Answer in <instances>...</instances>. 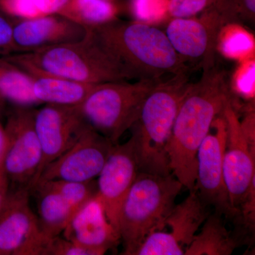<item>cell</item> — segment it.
<instances>
[{"label": "cell", "mask_w": 255, "mask_h": 255, "mask_svg": "<svg viewBox=\"0 0 255 255\" xmlns=\"http://www.w3.org/2000/svg\"><path fill=\"white\" fill-rule=\"evenodd\" d=\"M225 75L204 68L200 81L191 84L179 106L167 152L172 173L189 192L196 190L197 152L213 122L228 101Z\"/></svg>", "instance_id": "obj_1"}, {"label": "cell", "mask_w": 255, "mask_h": 255, "mask_svg": "<svg viewBox=\"0 0 255 255\" xmlns=\"http://www.w3.org/2000/svg\"><path fill=\"white\" fill-rule=\"evenodd\" d=\"M88 29L131 79L160 80L164 74H184V58L165 33L152 25L117 19Z\"/></svg>", "instance_id": "obj_2"}, {"label": "cell", "mask_w": 255, "mask_h": 255, "mask_svg": "<svg viewBox=\"0 0 255 255\" xmlns=\"http://www.w3.org/2000/svg\"><path fill=\"white\" fill-rule=\"evenodd\" d=\"M184 77L159 82L144 100L130 128L139 172L172 174L167 147L179 106L191 85Z\"/></svg>", "instance_id": "obj_3"}, {"label": "cell", "mask_w": 255, "mask_h": 255, "mask_svg": "<svg viewBox=\"0 0 255 255\" xmlns=\"http://www.w3.org/2000/svg\"><path fill=\"white\" fill-rule=\"evenodd\" d=\"M23 71L37 72L84 83L131 80L115 60L95 41L88 29L82 40L4 56Z\"/></svg>", "instance_id": "obj_4"}, {"label": "cell", "mask_w": 255, "mask_h": 255, "mask_svg": "<svg viewBox=\"0 0 255 255\" xmlns=\"http://www.w3.org/2000/svg\"><path fill=\"white\" fill-rule=\"evenodd\" d=\"M182 187L172 173L164 176L138 172L119 214L123 255H134L149 234L163 229Z\"/></svg>", "instance_id": "obj_5"}, {"label": "cell", "mask_w": 255, "mask_h": 255, "mask_svg": "<svg viewBox=\"0 0 255 255\" xmlns=\"http://www.w3.org/2000/svg\"><path fill=\"white\" fill-rule=\"evenodd\" d=\"M160 80L98 84L78 106L85 122L114 145L138 118L142 103Z\"/></svg>", "instance_id": "obj_6"}, {"label": "cell", "mask_w": 255, "mask_h": 255, "mask_svg": "<svg viewBox=\"0 0 255 255\" xmlns=\"http://www.w3.org/2000/svg\"><path fill=\"white\" fill-rule=\"evenodd\" d=\"M32 107H15L8 116L4 165L10 186L33 189L41 172L43 154Z\"/></svg>", "instance_id": "obj_7"}, {"label": "cell", "mask_w": 255, "mask_h": 255, "mask_svg": "<svg viewBox=\"0 0 255 255\" xmlns=\"http://www.w3.org/2000/svg\"><path fill=\"white\" fill-rule=\"evenodd\" d=\"M30 192L10 186L0 209V255H46L50 238L32 211Z\"/></svg>", "instance_id": "obj_8"}, {"label": "cell", "mask_w": 255, "mask_h": 255, "mask_svg": "<svg viewBox=\"0 0 255 255\" xmlns=\"http://www.w3.org/2000/svg\"><path fill=\"white\" fill-rule=\"evenodd\" d=\"M227 127L222 114L215 119L197 152L196 191L206 206L229 219H236L239 209L231 206L223 176Z\"/></svg>", "instance_id": "obj_9"}, {"label": "cell", "mask_w": 255, "mask_h": 255, "mask_svg": "<svg viewBox=\"0 0 255 255\" xmlns=\"http://www.w3.org/2000/svg\"><path fill=\"white\" fill-rule=\"evenodd\" d=\"M114 146L110 139L87 128L70 149L47 164L36 184L54 179L92 180L98 177Z\"/></svg>", "instance_id": "obj_10"}, {"label": "cell", "mask_w": 255, "mask_h": 255, "mask_svg": "<svg viewBox=\"0 0 255 255\" xmlns=\"http://www.w3.org/2000/svg\"><path fill=\"white\" fill-rule=\"evenodd\" d=\"M228 18L218 6L208 10L201 18H172L165 34L182 58L202 60L204 68H211L214 66L218 35Z\"/></svg>", "instance_id": "obj_11"}, {"label": "cell", "mask_w": 255, "mask_h": 255, "mask_svg": "<svg viewBox=\"0 0 255 255\" xmlns=\"http://www.w3.org/2000/svg\"><path fill=\"white\" fill-rule=\"evenodd\" d=\"M227 127L223 176L231 206L238 209L255 180V149L248 143L231 100L223 111Z\"/></svg>", "instance_id": "obj_12"}, {"label": "cell", "mask_w": 255, "mask_h": 255, "mask_svg": "<svg viewBox=\"0 0 255 255\" xmlns=\"http://www.w3.org/2000/svg\"><path fill=\"white\" fill-rule=\"evenodd\" d=\"M34 127L43 154L41 174L47 164L78 141L90 125L82 117L78 106L46 105L35 110Z\"/></svg>", "instance_id": "obj_13"}, {"label": "cell", "mask_w": 255, "mask_h": 255, "mask_svg": "<svg viewBox=\"0 0 255 255\" xmlns=\"http://www.w3.org/2000/svg\"><path fill=\"white\" fill-rule=\"evenodd\" d=\"M138 172L133 142L130 138L122 145H114L98 175L97 197L107 219L119 233L121 208Z\"/></svg>", "instance_id": "obj_14"}, {"label": "cell", "mask_w": 255, "mask_h": 255, "mask_svg": "<svg viewBox=\"0 0 255 255\" xmlns=\"http://www.w3.org/2000/svg\"><path fill=\"white\" fill-rule=\"evenodd\" d=\"M87 33L88 28L59 14L13 21L15 53L79 41Z\"/></svg>", "instance_id": "obj_15"}, {"label": "cell", "mask_w": 255, "mask_h": 255, "mask_svg": "<svg viewBox=\"0 0 255 255\" xmlns=\"http://www.w3.org/2000/svg\"><path fill=\"white\" fill-rule=\"evenodd\" d=\"M63 233L64 238L95 255H105L121 241L97 195L72 215Z\"/></svg>", "instance_id": "obj_16"}, {"label": "cell", "mask_w": 255, "mask_h": 255, "mask_svg": "<svg viewBox=\"0 0 255 255\" xmlns=\"http://www.w3.org/2000/svg\"><path fill=\"white\" fill-rule=\"evenodd\" d=\"M197 191L189 195L167 216L162 231L154 232L166 255H184L186 250L210 214Z\"/></svg>", "instance_id": "obj_17"}, {"label": "cell", "mask_w": 255, "mask_h": 255, "mask_svg": "<svg viewBox=\"0 0 255 255\" xmlns=\"http://www.w3.org/2000/svg\"><path fill=\"white\" fill-rule=\"evenodd\" d=\"M33 94L40 104L75 107L81 105L98 84L84 83L48 74L28 72Z\"/></svg>", "instance_id": "obj_18"}, {"label": "cell", "mask_w": 255, "mask_h": 255, "mask_svg": "<svg viewBox=\"0 0 255 255\" xmlns=\"http://www.w3.org/2000/svg\"><path fill=\"white\" fill-rule=\"evenodd\" d=\"M222 215L210 214L186 250L184 255H230L241 244L238 236L226 227Z\"/></svg>", "instance_id": "obj_19"}, {"label": "cell", "mask_w": 255, "mask_h": 255, "mask_svg": "<svg viewBox=\"0 0 255 255\" xmlns=\"http://www.w3.org/2000/svg\"><path fill=\"white\" fill-rule=\"evenodd\" d=\"M31 191L36 194L38 219L42 231L49 238L59 236L71 217L70 206L46 182L36 184Z\"/></svg>", "instance_id": "obj_20"}, {"label": "cell", "mask_w": 255, "mask_h": 255, "mask_svg": "<svg viewBox=\"0 0 255 255\" xmlns=\"http://www.w3.org/2000/svg\"><path fill=\"white\" fill-rule=\"evenodd\" d=\"M0 100L15 107L40 105L33 94L31 77L4 57H0Z\"/></svg>", "instance_id": "obj_21"}, {"label": "cell", "mask_w": 255, "mask_h": 255, "mask_svg": "<svg viewBox=\"0 0 255 255\" xmlns=\"http://www.w3.org/2000/svg\"><path fill=\"white\" fill-rule=\"evenodd\" d=\"M118 5L112 0H70L59 15L92 28L117 19Z\"/></svg>", "instance_id": "obj_22"}, {"label": "cell", "mask_w": 255, "mask_h": 255, "mask_svg": "<svg viewBox=\"0 0 255 255\" xmlns=\"http://www.w3.org/2000/svg\"><path fill=\"white\" fill-rule=\"evenodd\" d=\"M218 49L223 55L239 61L255 58L254 37L244 28L228 23L218 35Z\"/></svg>", "instance_id": "obj_23"}, {"label": "cell", "mask_w": 255, "mask_h": 255, "mask_svg": "<svg viewBox=\"0 0 255 255\" xmlns=\"http://www.w3.org/2000/svg\"><path fill=\"white\" fill-rule=\"evenodd\" d=\"M70 0H0V11L15 19L60 14Z\"/></svg>", "instance_id": "obj_24"}, {"label": "cell", "mask_w": 255, "mask_h": 255, "mask_svg": "<svg viewBox=\"0 0 255 255\" xmlns=\"http://www.w3.org/2000/svg\"><path fill=\"white\" fill-rule=\"evenodd\" d=\"M45 182L66 201L71 209L72 215L97 194V184L95 179L89 181L54 179Z\"/></svg>", "instance_id": "obj_25"}, {"label": "cell", "mask_w": 255, "mask_h": 255, "mask_svg": "<svg viewBox=\"0 0 255 255\" xmlns=\"http://www.w3.org/2000/svg\"><path fill=\"white\" fill-rule=\"evenodd\" d=\"M132 14L135 21L156 23L168 18L167 0H132Z\"/></svg>", "instance_id": "obj_26"}, {"label": "cell", "mask_w": 255, "mask_h": 255, "mask_svg": "<svg viewBox=\"0 0 255 255\" xmlns=\"http://www.w3.org/2000/svg\"><path fill=\"white\" fill-rule=\"evenodd\" d=\"M255 58H252L241 62L233 77L235 91L247 100L255 97Z\"/></svg>", "instance_id": "obj_27"}, {"label": "cell", "mask_w": 255, "mask_h": 255, "mask_svg": "<svg viewBox=\"0 0 255 255\" xmlns=\"http://www.w3.org/2000/svg\"><path fill=\"white\" fill-rule=\"evenodd\" d=\"M167 16L172 18L193 17L211 7L218 0H167Z\"/></svg>", "instance_id": "obj_28"}, {"label": "cell", "mask_w": 255, "mask_h": 255, "mask_svg": "<svg viewBox=\"0 0 255 255\" xmlns=\"http://www.w3.org/2000/svg\"><path fill=\"white\" fill-rule=\"evenodd\" d=\"M46 255H95L92 251L59 236L50 238Z\"/></svg>", "instance_id": "obj_29"}, {"label": "cell", "mask_w": 255, "mask_h": 255, "mask_svg": "<svg viewBox=\"0 0 255 255\" xmlns=\"http://www.w3.org/2000/svg\"><path fill=\"white\" fill-rule=\"evenodd\" d=\"M13 21L0 11V57L14 54Z\"/></svg>", "instance_id": "obj_30"}, {"label": "cell", "mask_w": 255, "mask_h": 255, "mask_svg": "<svg viewBox=\"0 0 255 255\" xmlns=\"http://www.w3.org/2000/svg\"><path fill=\"white\" fill-rule=\"evenodd\" d=\"M5 147H6V142H5L2 153L0 156V209L4 204L10 188L9 179L6 175L4 165Z\"/></svg>", "instance_id": "obj_31"}, {"label": "cell", "mask_w": 255, "mask_h": 255, "mask_svg": "<svg viewBox=\"0 0 255 255\" xmlns=\"http://www.w3.org/2000/svg\"><path fill=\"white\" fill-rule=\"evenodd\" d=\"M5 142H6V132H5L4 127L0 123V156L4 150Z\"/></svg>", "instance_id": "obj_32"}, {"label": "cell", "mask_w": 255, "mask_h": 255, "mask_svg": "<svg viewBox=\"0 0 255 255\" xmlns=\"http://www.w3.org/2000/svg\"><path fill=\"white\" fill-rule=\"evenodd\" d=\"M4 105V102H3V101H1L0 100V112H1V111L2 110L3 106Z\"/></svg>", "instance_id": "obj_33"}, {"label": "cell", "mask_w": 255, "mask_h": 255, "mask_svg": "<svg viewBox=\"0 0 255 255\" xmlns=\"http://www.w3.org/2000/svg\"><path fill=\"white\" fill-rule=\"evenodd\" d=\"M112 1H113V0H112Z\"/></svg>", "instance_id": "obj_34"}]
</instances>
